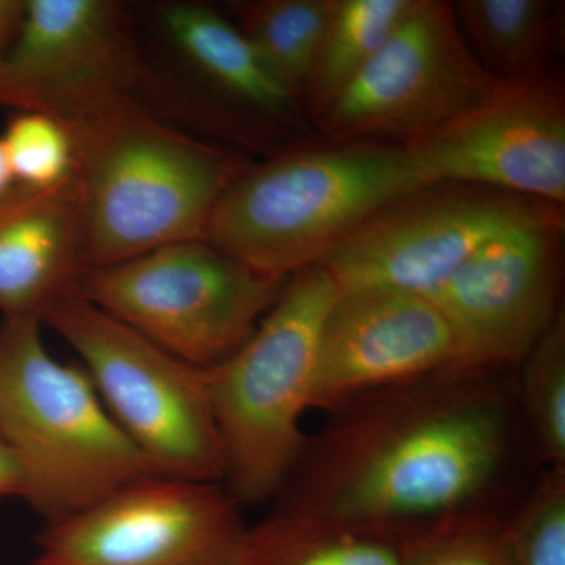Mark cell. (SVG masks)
I'll use <instances>...</instances> for the list:
<instances>
[{
	"instance_id": "obj_1",
	"label": "cell",
	"mask_w": 565,
	"mask_h": 565,
	"mask_svg": "<svg viewBox=\"0 0 565 565\" xmlns=\"http://www.w3.org/2000/svg\"><path fill=\"white\" fill-rule=\"evenodd\" d=\"M541 471L512 371L438 373L329 412L277 508L401 541L465 516L509 514Z\"/></svg>"
},
{
	"instance_id": "obj_2",
	"label": "cell",
	"mask_w": 565,
	"mask_h": 565,
	"mask_svg": "<svg viewBox=\"0 0 565 565\" xmlns=\"http://www.w3.org/2000/svg\"><path fill=\"white\" fill-rule=\"evenodd\" d=\"M403 143L341 141L243 170L222 193L203 239L273 278L322 263L364 222L426 188Z\"/></svg>"
},
{
	"instance_id": "obj_3",
	"label": "cell",
	"mask_w": 565,
	"mask_h": 565,
	"mask_svg": "<svg viewBox=\"0 0 565 565\" xmlns=\"http://www.w3.org/2000/svg\"><path fill=\"white\" fill-rule=\"evenodd\" d=\"M66 129L76 148L85 270L203 239L215 204L243 172L232 156L156 120L131 99Z\"/></svg>"
},
{
	"instance_id": "obj_4",
	"label": "cell",
	"mask_w": 565,
	"mask_h": 565,
	"mask_svg": "<svg viewBox=\"0 0 565 565\" xmlns=\"http://www.w3.org/2000/svg\"><path fill=\"white\" fill-rule=\"evenodd\" d=\"M35 316L0 322V434L24 471L22 500L61 522L156 475L81 364L55 359Z\"/></svg>"
},
{
	"instance_id": "obj_5",
	"label": "cell",
	"mask_w": 565,
	"mask_h": 565,
	"mask_svg": "<svg viewBox=\"0 0 565 565\" xmlns=\"http://www.w3.org/2000/svg\"><path fill=\"white\" fill-rule=\"evenodd\" d=\"M338 294L321 264L299 270L252 337L204 370L225 457L223 486L243 508L277 498L303 455L316 348Z\"/></svg>"
},
{
	"instance_id": "obj_6",
	"label": "cell",
	"mask_w": 565,
	"mask_h": 565,
	"mask_svg": "<svg viewBox=\"0 0 565 565\" xmlns=\"http://www.w3.org/2000/svg\"><path fill=\"white\" fill-rule=\"evenodd\" d=\"M40 321L77 353L107 412L156 475L223 484L225 457L204 370L111 318L77 285L55 297Z\"/></svg>"
},
{
	"instance_id": "obj_7",
	"label": "cell",
	"mask_w": 565,
	"mask_h": 565,
	"mask_svg": "<svg viewBox=\"0 0 565 565\" xmlns=\"http://www.w3.org/2000/svg\"><path fill=\"white\" fill-rule=\"evenodd\" d=\"M286 280L196 239L85 270L77 291L181 362L210 370L252 337Z\"/></svg>"
},
{
	"instance_id": "obj_8",
	"label": "cell",
	"mask_w": 565,
	"mask_h": 565,
	"mask_svg": "<svg viewBox=\"0 0 565 565\" xmlns=\"http://www.w3.org/2000/svg\"><path fill=\"white\" fill-rule=\"evenodd\" d=\"M504 84L468 47L452 3L414 0L381 51L315 120L332 143H404L463 117Z\"/></svg>"
},
{
	"instance_id": "obj_9",
	"label": "cell",
	"mask_w": 565,
	"mask_h": 565,
	"mask_svg": "<svg viewBox=\"0 0 565 565\" xmlns=\"http://www.w3.org/2000/svg\"><path fill=\"white\" fill-rule=\"evenodd\" d=\"M241 509L222 482L145 476L44 525L32 565H241Z\"/></svg>"
},
{
	"instance_id": "obj_10",
	"label": "cell",
	"mask_w": 565,
	"mask_h": 565,
	"mask_svg": "<svg viewBox=\"0 0 565 565\" xmlns=\"http://www.w3.org/2000/svg\"><path fill=\"white\" fill-rule=\"evenodd\" d=\"M559 211L482 185H426L379 211L319 264L340 291L393 289L433 299L498 234Z\"/></svg>"
},
{
	"instance_id": "obj_11",
	"label": "cell",
	"mask_w": 565,
	"mask_h": 565,
	"mask_svg": "<svg viewBox=\"0 0 565 565\" xmlns=\"http://www.w3.org/2000/svg\"><path fill=\"white\" fill-rule=\"evenodd\" d=\"M564 228L559 211L498 234L435 294L452 340L444 374H505L522 362L563 311Z\"/></svg>"
},
{
	"instance_id": "obj_12",
	"label": "cell",
	"mask_w": 565,
	"mask_h": 565,
	"mask_svg": "<svg viewBox=\"0 0 565 565\" xmlns=\"http://www.w3.org/2000/svg\"><path fill=\"white\" fill-rule=\"evenodd\" d=\"M140 76L118 3L25 0L0 74V106L73 125L129 102Z\"/></svg>"
},
{
	"instance_id": "obj_13",
	"label": "cell",
	"mask_w": 565,
	"mask_h": 565,
	"mask_svg": "<svg viewBox=\"0 0 565 565\" xmlns=\"http://www.w3.org/2000/svg\"><path fill=\"white\" fill-rule=\"evenodd\" d=\"M403 145L429 185H482L564 207L565 96L559 77L505 82L463 117Z\"/></svg>"
},
{
	"instance_id": "obj_14",
	"label": "cell",
	"mask_w": 565,
	"mask_h": 565,
	"mask_svg": "<svg viewBox=\"0 0 565 565\" xmlns=\"http://www.w3.org/2000/svg\"><path fill=\"white\" fill-rule=\"evenodd\" d=\"M451 332L433 299L393 289L340 291L319 332L311 411L444 373Z\"/></svg>"
},
{
	"instance_id": "obj_15",
	"label": "cell",
	"mask_w": 565,
	"mask_h": 565,
	"mask_svg": "<svg viewBox=\"0 0 565 565\" xmlns=\"http://www.w3.org/2000/svg\"><path fill=\"white\" fill-rule=\"evenodd\" d=\"M85 273L76 180L52 191H17L0 202V311L35 316Z\"/></svg>"
},
{
	"instance_id": "obj_16",
	"label": "cell",
	"mask_w": 565,
	"mask_h": 565,
	"mask_svg": "<svg viewBox=\"0 0 565 565\" xmlns=\"http://www.w3.org/2000/svg\"><path fill=\"white\" fill-rule=\"evenodd\" d=\"M463 39L494 79H553L563 7L552 0H460L452 6Z\"/></svg>"
},
{
	"instance_id": "obj_17",
	"label": "cell",
	"mask_w": 565,
	"mask_h": 565,
	"mask_svg": "<svg viewBox=\"0 0 565 565\" xmlns=\"http://www.w3.org/2000/svg\"><path fill=\"white\" fill-rule=\"evenodd\" d=\"M161 21L182 54L234 99L266 115L291 110L294 99L234 22L199 3L167 6Z\"/></svg>"
},
{
	"instance_id": "obj_18",
	"label": "cell",
	"mask_w": 565,
	"mask_h": 565,
	"mask_svg": "<svg viewBox=\"0 0 565 565\" xmlns=\"http://www.w3.org/2000/svg\"><path fill=\"white\" fill-rule=\"evenodd\" d=\"M241 565H399V541L275 508L248 527Z\"/></svg>"
},
{
	"instance_id": "obj_19",
	"label": "cell",
	"mask_w": 565,
	"mask_h": 565,
	"mask_svg": "<svg viewBox=\"0 0 565 565\" xmlns=\"http://www.w3.org/2000/svg\"><path fill=\"white\" fill-rule=\"evenodd\" d=\"M414 0H332L302 96L319 117L381 51Z\"/></svg>"
},
{
	"instance_id": "obj_20",
	"label": "cell",
	"mask_w": 565,
	"mask_h": 565,
	"mask_svg": "<svg viewBox=\"0 0 565 565\" xmlns=\"http://www.w3.org/2000/svg\"><path fill=\"white\" fill-rule=\"evenodd\" d=\"M332 0H247L233 3L237 28L275 81L296 102L302 96Z\"/></svg>"
},
{
	"instance_id": "obj_21",
	"label": "cell",
	"mask_w": 565,
	"mask_h": 565,
	"mask_svg": "<svg viewBox=\"0 0 565 565\" xmlns=\"http://www.w3.org/2000/svg\"><path fill=\"white\" fill-rule=\"evenodd\" d=\"M520 418L542 470H565V315L512 371Z\"/></svg>"
},
{
	"instance_id": "obj_22",
	"label": "cell",
	"mask_w": 565,
	"mask_h": 565,
	"mask_svg": "<svg viewBox=\"0 0 565 565\" xmlns=\"http://www.w3.org/2000/svg\"><path fill=\"white\" fill-rule=\"evenodd\" d=\"M511 565H565V470H542L504 519Z\"/></svg>"
},
{
	"instance_id": "obj_23",
	"label": "cell",
	"mask_w": 565,
	"mask_h": 565,
	"mask_svg": "<svg viewBox=\"0 0 565 565\" xmlns=\"http://www.w3.org/2000/svg\"><path fill=\"white\" fill-rule=\"evenodd\" d=\"M18 188L52 191L76 172V148L66 126L44 111H20L0 137Z\"/></svg>"
},
{
	"instance_id": "obj_24",
	"label": "cell",
	"mask_w": 565,
	"mask_h": 565,
	"mask_svg": "<svg viewBox=\"0 0 565 565\" xmlns=\"http://www.w3.org/2000/svg\"><path fill=\"white\" fill-rule=\"evenodd\" d=\"M505 515L465 516L401 539L399 565H511Z\"/></svg>"
},
{
	"instance_id": "obj_25",
	"label": "cell",
	"mask_w": 565,
	"mask_h": 565,
	"mask_svg": "<svg viewBox=\"0 0 565 565\" xmlns=\"http://www.w3.org/2000/svg\"><path fill=\"white\" fill-rule=\"evenodd\" d=\"M24 471L9 441L0 434V498H24Z\"/></svg>"
},
{
	"instance_id": "obj_26",
	"label": "cell",
	"mask_w": 565,
	"mask_h": 565,
	"mask_svg": "<svg viewBox=\"0 0 565 565\" xmlns=\"http://www.w3.org/2000/svg\"><path fill=\"white\" fill-rule=\"evenodd\" d=\"M25 0H0V74L9 54L11 41L20 25Z\"/></svg>"
},
{
	"instance_id": "obj_27",
	"label": "cell",
	"mask_w": 565,
	"mask_h": 565,
	"mask_svg": "<svg viewBox=\"0 0 565 565\" xmlns=\"http://www.w3.org/2000/svg\"><path fill=\"white\" fill-rule=\"evenodd\" d=\"M17 188L18 185L13 180V174H11L9 161H7L2 140H0V202L17 191Z\"/></svg>"
}]
</instances>
